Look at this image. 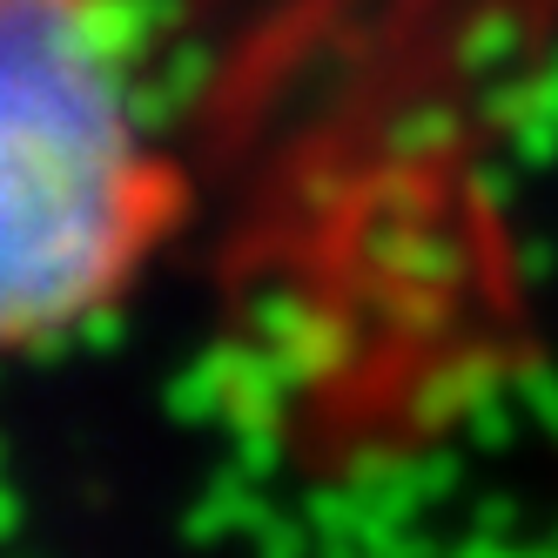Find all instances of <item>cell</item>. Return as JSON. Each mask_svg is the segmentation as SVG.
<instances>
[{
	"instance_id": "6da1fadb",
	"label": "cell",
	"mask_w": 558,
	"mask_h": 558,
	"mask_svg": "<svg viewBox=\"0 0 558 558\" xmlns=\"http://www.w3.org/2000/svg\"><path fill=\"white\" fill-rule=\"evenodd\" d=\"M189 209L142 0H0V364L108 324Z\"/></svg>"
}]
</instances>
